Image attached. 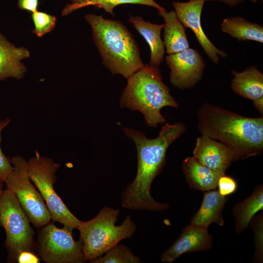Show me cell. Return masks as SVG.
Instances as JSON below:
<instances>
[{
    "instance_id": "cell-12",
    "label": "cell",
    "mask_w": 263,
    "mask_h": 263,
    "mask_svg": "<svg viewBox=\"0 0 263 263\" xmlns=\"http://www.w3.org/2000/svg\"><path fill=\"white\" fill-rule=\"evenodd\" d=\"M207 229L190 224L185 226L172 245L161 255L162 262L172 263L185 253L210 249L213 241Z\"/></svg>"
},
{
    "instance_id": "cell-2",
    "label": "cell",
    "mask_w": 263,
    "mask_h": 263,
    "mask_svg": "<svg viewBox=\"0 0 263 263\" xmlns=\"http://www.w3.org/2000/svg\"><path fill=\"white\" fill-rule=\"evenodd\" d=\"M201 134L216 140L231 151L234 161L260 155L263 150V116L245 117L204 103L197 113Z\"/></svg>"
},
{
    "instance_id": "cell-5",
    "label": "cell",
    "mask_w": 263,
    "mask_h": 263,
    "mask_svg": "<svg viewBox=\"0 0 263 263\" xmlns=\"http://www.w3.org/2000/svg\"><path fill=\"white\" fill-rule=\"evenodd\" d=\"M120 211L109 207H102L88 221H80L76 229L85 261L101 256L123 239L134 234L136 226L130 215L120 225H116Z\"/></svg>"
},
{
    "instance_id": "cell-15",
    "label": "cell",
    "mask_w": 263,
    "mask_h": 263,
    "mask_svg": "<svg viewBox=\"0 0 263 263\" xmlns=\"http://www.w3.org/2000/svg\"><path fill=\"white\" fill-rule=\"evenodd\" d=\"M227 201V196L221 195L216 189L205 191L201 205L191 217L190 224L205 228L212 224L223 226V212Z\"/></svg>"
},
{
    "instance_id": "cell-28",
    "label": "cell",
    "mask_w": 263,
    "mask_h": 263,
    "mask_svg": "<svg viewBox=\"0 0 263 263\" xmlns=\"http://www.w3.org/2000/svg\"><path fill=\"white\" fill-rule=\"evenodd\" d=\"M16 262L18 263H38L40 259L31 251H23L17 256Z\"/></svg>"
},
{
    "instance_id": "cell-10",
    "label": "cell",
    "mask_w": 263,
    "mask_h": 263,
    "mask_svg": "<svg viewBox=\"0 0 263 263\" xmlns=\"http://www.w3.org/2000/svg\"><path fill=\"white\" fill-rule=\"evenodd\" d=\"M166 61L170 71V82L181 90L194 87L202 79L206 67L200 53L190 47L179 53L168 55Z\"/></svg>"
},
{
    "instance_id": "cell-31",
    "label": "cell",
    "mask_w": 263,
    "mask_h": 263,
    "mask_svg": "<svg viewBox=\"0 0 263 263\" xmlns=\"http://www.w3.org/2000/svg\"><path fill=\"white\" fill-rule=\"evenodd\" d=\"M206 1H218L225 3L230 6H235L244 0H204Z\"/></svg>"
},
{
    "instance_id": "cell-18",
    "label": "cell",
    "mask_w": 263,
    "mask_h": 263,
    "mask_svg": "<svg viewBox=\"0 0 263 263\" xmlns=\"http://www.w3.org/2000/svg\"><path fill=\"white\" fill-rule=\"evenodd\" d=\"M158 15L164 19V45L166 53L173 54L189 48L185 28L174 11L167 12L158 10Z\"/></svg>"
},
{
    "instance_id": "cell-20",
    "label": "cell",
    "mask_w": 263,
    "mask_h": 263,
    "mask_svg": "<svg viewBox=\"0 0 263 263\" xmlns=\"http://www.w3.org/2000/svg\"><path fill=\"white\" fill-rule=\"evenodd\" d=\"M263 209V187L259 185L251 194L235 204L232 208L235 233L243 232L249 226L256 214Z\"/></svg>"
},
{
    "instance_id": "cell-30",
    "label": "cell",
    "mask_w": 263,
    "mask_h": 263,
    "mask_svg": "<svg viewBox=\"0 0 263 263\" xmlns=\"http://www.w3.org/2000/svg\"><path fill=\"white\" fill-rule=\"evenodd\" d=\"M38 0H18V6L21 10L31 13L38 11Z\"/></svg>"
},
{
    "instance_id": "cell-4",
    "label": "cell",
    "mask_w": 263,
    "mask_h": 263,
    "mask_svg": "<svg viewBox=\"0 0 263 263\" xmlns=\"http://www.w3.org/2000/svg\"><path fill=\"white\" fill-rule=\"evenodd\" d=\"M119 105L141 113L146 124L152 128L166 121L161 113L162 108L178 107L169 89L162 80L159 67L148 64L127 78Z\"/></svg>"
},
{
    "instance_id": "cell-7",
    "label": "cell",
    "mask_w": 263,
    "mask_h": 263,
    "mask_svg": "<svg viewBox=\"0 0 263 263\" xmlns=\"http://www.w3.org/2000/svg\"><path fill=\"white\" fill-rule=\"evenodd\" d=\"M27 163L30 179L42 197L51 219L72 229L76 228L80 220L70 211L54 189L56 173L60 164L41 155L37 150Z\"/></svg>"
},
{
    "instance_id": "cell-32",
    "label": "cell",
    "mask_w": 263,
    "mask_h": 263,
    "mask_svg": "<svg viewBox=\"0 0 263 263\" xmlns=\"http://www.w3.org/2000/svg\"><path fill=\"white\" fill-rule=\"evenodd\" d=\"M254 107L262 113H263V97L253 101Z\"/></svg>"
},
{
    "instance_id": "cell-17",
    "label": "cell",
    "mask_w": 263,
    "mask_h": 263,
    "mask_svg": "<svg viewBox=\"0 0 263 263\" xmlns=\"http://www.w3.org/2000/svg\"><path fill=\"white\" fill-rule=\"evenodd\" d=\"M129 22L144 38L150 47V64L159 67L163 60L165 53L164 42L161 36L164 24H154L145 21L140 16H131Z\"/></svg>"
},
{
    "instance_id": "cell-23",
    "label": "cell",
    "mask_w": 263,
    "mask_h": 263,
    "mask_svg": "<svg viewBox=\"0 0 263 263\" xmlns=\"http://www.w3.org/2000/svg\"><path fill=\"white\" fill-rule=\"evenodd\" d=\"M123 4H138L154 7L157 10L165 9L154 0H94L83 4L80 8L94 6L103 9L106 12L114 16V9L117 6Z\"/></svg>"
},
{
    "instance_id": "cell-16",
    "label": "cell",
    "mask_w": 263,
    "mask_h": 263,
    "mask_svg": "<svg viewBox=\"0 0 263 263\" xmlns=\"http://www.w3.org/2000/svg\"><path fill=\"white\" fill-rule=\"evenodd\" d=\"M182 169L189 187L203 191L216 189L219 177L223 175L205 166L193 156L184 159Z\"/></svg>"
},
{
    "instance_id": "cell-34",
    "label": "cell",
    "mask_w": 263,
    "mask_h": 263,
    "mask_svg": "<svg viewBox=\"0 0 263 263\" xmlns=\"http://www.w3.org/2000/svg\"><path fill=\"white\" fill-rule=\"evenodd\" d=\"M253 2H256L257 1V0H250Z\"/></svg>"
},
{
    "instance_id": "cell-25",
    "label": "cell",
    "mask_w": 263,
    "mask_h": 263,
    "mask_svg": "<svg viewBox=\"0 0 263 263\" xmlns=\"http://www.w3.org/2000/svg\"><path fill=\"white\" fill-rule=\"evenodd\" d=\"M254 232V260L258 263L263 262V213L255 216L250 224Z\"/></svg>"
},
{
    "instance_id": "cell-21",
    "label": "cell",
    "mask_w": 263,
    "mask_h": 263,
    "mask_svg": "<svg viewBox=\"0 0 263 263\" xmlns=\"http://www.w3.org/2000/svg\"><path fill=\"white\" fill-rule=\"evenodd\" d=\"M222 31L238 41L252 40L263 43V27L240 17L225 19L221 24Z\"/></svg>"
},
{
    "instance_id": "cell-14",
    "label": "cell",
    "mask_w": 263,
    "mask_h": 263,
    "mask_svg": "<svg viewBox=\"0 0 263 263\" xmlns=\"http://www.w3.org/2000/svg\"><path fill=\"white\" fill-rule=\"evenodd\" d=\"M29 56L26 48L16 47L0 33V80L22 78L27 68L21 60Z\"/></svg>"
},
{
    "instance_id": "cell-9",
    "label": "cell",
    "mask_w": 263,
    "mask_h": 263,
    "mask_svg": "<svg viewBox=\"0 0 263 263\" xmlns=\"http://www.w3.org/2000/svg\"><path fill=\"white\" fill-rule=\"evenodd\" d=\"M73 230L64 226L57 227L50 222L38 232L36 249L47 263H82L85 262L82 243L74 240Z\"/></svg>"
},
{
    "instance_id": "cell-11",
    "label": "cell",
    "mask_w": 263,
    "mask_h": 263,
    "mask_svg": "<svg viewBox=\"0 0 263 263\" xmlns=\"http://www.w3.org/2000/svg\"><path fill=\"white\" fill-rule=\"evenodd\" d=\"M205 2L204 0H189L187 2L173 1L172 5L184 26L192 30L208 57L213 62L218 63L220 57H225L227 54L212 43L202 27L201 16Z\"/></svg>"
},
{
    "instance_id": "cell-13",
    "label": "cell",
    "mask_w": 263,
    "mask_h": 263,
    "mask_svg": "<svg viewBox=\"0 0 263 263\" xmlns=\"http://www.w3.org/2000/svg\"><path fill=\"white\" fill-rule=\"evenodd\" d=\"M193 156L205 166L223 174L234 161L233 154L227 146L202 134L196 140Z\"/></svg>"
},
{
    "instance_id": "cell-6",
    "label": "cell",
    "mask_w": 263,
    "mask_h": 263,
    "mask_svg": "<svg viewBox=\"0 0 263 263\" xmlns=\"http://www.w3.org/2000/svg\"><path fill=\"white\" fill-rule=\"evenodd\" d=\"M30 223L13 191L7 188L3 190L0 198V226L5 232L8 262H16L22 251L34 252L36 249L35 232Z\"/></svg>"
},
{
    "instance_id": "cell-19",
    "label": "cell",
    "mask_w": 263,
    "mask_h": 263,
    "mask_svg": "<svg viewBox=\"0 0 263 263\" xmlns=\"http://www.w3.org/2000/svg\"><path fill=\"white\" fill-rule=\"evenodd\" d=\"M231 73L234 77L231 87L235 93L252 101L263 97V74L255 66Z\"/></svg>"
},
{
    "instance_id": "cell-8",
    "label": "cell",
    "mask_w": 263,
    "mask_h": 263,
    "mask_svg": "<svg viewBox=\"0 0 263 263\" xmlns=\"http://www.w3.org/2000/svg\"><path fill=\"white\" fill-rule=\"evenodd\" d=\"M13 170L5 182L6 188L15 195L30 223L40 228L49 223L51 217L40 193L31 180L27 161L15 155L10 158Z\"/></svg>"
},
{
    "instance_id": "cell-33",
    "label": "cell",
    "mask_w": 263,
    "mask_h": 263,
    "mask_svg": "<svg viewBox=\"0 0 263 263\" xmlns=\"http://www.w3.org/2000/svg\"><path fill=\"white\" fill-rule=\"evenodd\" d=\"M4 183H5L0 178V198L3 191V187Z\"/></svg>"
},
{
    "instance_id": "cell-26",
    "label": "cell",
    "mask_w": 263,
    "mask_h": 263,
    "mask_svg": "<svg viewBox=\"0 0 263 263\" xmlns=\"http://www.w3.org/2000/svg\"><path fill=\"white\" fill-rule=\"evenodd\" d=\"M10 121L11 119L9 118L0 120V178L4 183L12 172L13 166L10 159L6 157L2 152L0 148V143L2 139V131L10 123Z\"/></svg>"
},
{
    "instance_id": "cell-24",
    "label": "cell",
    "mask_w": 263,
    "mask_h": 263,
    "mask_svg": "<svg viewBox=\"0 0 263 263\" xmlns=\"http://www.w3.org/2000/svg\"><path fill=\"white\" fill-rule=\"evenodd\" d=\"M32 18L35 25L32 32L38 37H42L53 30L56 22L54 16L38 11L32 13Z\"/></svg>"
},
{
    "instance_id": "cell-29",
    "label": "cell",
    "mask_w": 263,
    "mask_h": 263,
    "mask_svg": "<svg viewBox=\"0 0 263 263\" xmlns=\"http://www.w3.org/2000/svg\"><path fill=\"white\" fill-rule=\"evenodd\" d=\"M71 3L67 4L63 9L61 15L62 16H67L74 11L80 9V7L88 2L94 0H70Z\"/></svg>"
},
{
    "instance_id": "cell-27",
    "label": "cell",
    "mask_w": 263,
    "mask_h": 263,
    "mask_svg": "<svg viewBox=\"0 0 263 263\" xmlns=\"http://www.w3.org/2000/svg\"><path fill=\"white\" fill-rule=\"evenodd\" d=\"M217 187L221 195L227 196L236 191L238 186L236 181L233 178L225 174L219 177Z\"/></svg>"
},
{
    "instance_id": "cell-3",
    "label": "cell",
    "mask_w": 263,
    "mask_h": 263,
    "mask_svg": "<svg viewBox=\"0 0 263 263\" xmlns=\"http://www.w3.org/2000/svg\"><path fill=\"white\" fill-rule=\"evenodd\" d=\"M85 19L103 64L113 75L127 79L144 66L137 44L121 21L94 14L86 15Z\"/></svg>"
},
{
    "instance_id": "cell-22",
    "label": "cell",
    "mask_w": 263,
    "mask_h": 263,
    "mask_svg": "<svg viewBox=\"0 0 263 263\" xmlns=\"http://www.w3.org/2000/svg\"><path fill=\"white\" fill-rule=\"evenodd\" d=\"M100 256L91 261L92 263H140L141 259L133 254L132 250L123 244H117Z\"/></svg>"
},
{
    "instance_id": "cell-1",
    "label": "cell",
    "mask_w": 263,
    "mask_h": 263,
    "mask_svg": "<svg viewBox=\"0 0 263 263\" xmlns=\"http://www.w3.org/2000/svg\"><path fill=\"white\" fill-rule=\"evenodd\" d=\"M127 137L133 141L137 150V169L134 180L127 185L121 195L122 207L131 210H165L167 204L156 201L150 194L153 181L162 170L169 146L185 132L180 122L166 123L157 137L147 138L140 131L124 127Z\"/></svg>"
}]
</instances>
